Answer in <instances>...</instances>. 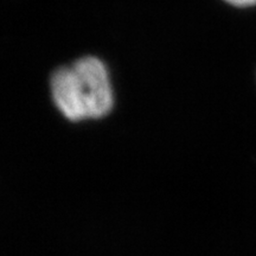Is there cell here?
I'll use <instances>...</instances> for the list:
<instances>
[{"mask_svg":"<svg viewBox=\"0 0 256 256\" xmlns=\"http://www.w3.org/2000/svg\"><path fill=\"white\" fill-rule=\"evenodd\" d=\"M223 2H228L229 5L235 6V8H252V6H256V0H223Z\"/></svg>","mask_w":256,"mask_h":256,"instance_id":"obj_2","label":"cell"},{"mask_svg":"<svg viewBox=\"0 0 256 256\" xmlns=\"http://www.w3.org/2000/svg\"><path fill=\"white\" fill-rule=\"evenodd\" d=\"M54 104L66 119H98L113 107V88L107 66L100 58L84 56L51 75Z\"/></svg>","mask_w":256,"mask_h":256,"instance_id":"obj_1","label":"cell"}]
</instances>
